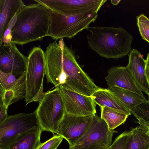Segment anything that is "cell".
<instances>
[{"instance_id":"3","label":"cell","mask_w":149,"mask_h":149,"mask_svg":"<svg viewBox=\"0 0 149 149\" xmlns=\"http://www.w3.org/2000/svg\"><path fill=\"white\" fill-rule=\"evenodd\" d=\"M86 30L90 48L102 57L117 59L132 50L133 37L122 27L89 26Z\"/></svg>"},{"instance_id":"9","label":"cell","mask_w":149,"mask_h":149,"mask_svg":"<svg viewBox=\"0 0 149 149\" xmlns=\"http://www.w3.org/2000/svg\"><path fill=\"white\" fill-rule=\"evenodd\" d=\"M115 133L118 132L109 130L105 122L95 114L92 116L84 134L74 146L84 148L95 146H110Z\"/></svg>"},{"instance_id":"10","label":"cell","mask_w":149,"mask_h":149,"mask_svg":"<svg viewBox=\"0 0 149 149\" xmlns=\"http://www.w3.org/2000/svg\"><path fill=\"white\" fill-rule=\"evenodd\" d=\"M66 114L78 117L92 116L96 113V104L91 97L59 87Z\"/></svg>"},{"instance_id":"26","label":"cell","mask_w":149,"mask_h":149,"mask_svg":"<svg viewBox=\"0 0 149 149\" xmlns=\"http://www.w3.org/2000/svg\"><path fill=\"white\" fill-rule=\"evenodd\" d=\"M16 20L15 15L10 21L7 29L4 33L2 39V44H8L10 42L11 39V30Z\"/></svg>"},{"instance_id":"4","label":"cell","mask_w":149,"mask_h":149,"mask_svg":"<svg viewBox=\"0 0 149 149\" xmlns=\"http://www.w3.org/2000/svg\"><path fill=\"white\" fill-rule=\"evenodd\" d=\"M49 11L50 25L48 36L55 41L74 37L79 32L86 29L98 17L97 13L90 12L65 16Z\"/></svg>"},{"instance_id":"31","label":"cell","mask_w":149,"mask_h":149,"mask_svg":"<svg viewBox=\"0 0 149 149\" xmlns=\"http://www.w3.org/2000/svg\"><path fill=\"white\" fill-rule=\"evenodd\" d=\"M0 149H3L2 148L0 147Z\"/></svg>"},{"instance_id":"23","label":"cell","mask_w":149,"mask_h":149,"mask_svg":"<svg viewBox=\"0 0 149 149\" xmlns=\"http://www.w3.org/2000/svg\"><path fill=\"white\" fill-rule=\"evenodd\" d=\"M137 25L142 39L149 42V20L143 13L136 17Z\"/></svg>"},{"instance_id":"25","label":"cell","mask_w":149,"mask_h":149,"mask_svg":"<svg viewBox=\"0 0 149 149\" xmlns=\"http://www.w3.org/2000/svg\"><path fill=\"white\" fill-rule=\"evenodd\" d=\"M63 139L60 135H54L51 139L41 143L36 149H57Z\"/></svg>"},{"instance_id":"24","label":"cell","mask_w":149,"mask_h":149,"mask_svg":"<svg viewBox=\"0 0 149 149\" xmlns=\"http://www.w3.org/2000/svg\"><path fill=\"white\" fill-rule=\"evenodd\" d=\"M131 135L130 130L125 131L117 136L110 146L111 149H125Z\"/></svg>"},{"instance_id":"13","label":"cell","mask_w":149,"mask_h":149,"mask_svg":"<svg viewBox=\"0 0 149 149\" xmlns=\"http://www.w3.org/2000/svg\"><path fill=\"white\" fill-rule=\"evenodd\" d=\"M93 116L78 117L65 114L59 125L58 134L67 141L70 147L74 146L87 130Z\"/></svg>"},{"instance_id":"29","label":"cell","mask_w":149,"mask_h":149,"mask_svg":"<svg viewBox=\"0 0 149 149\" xmlns=\"http://www.w3.org/2000/svg\"><path fill=\"white\" fill-rule=\"evenodd\" d=\"M120 1V0H111L110 1L113 5L115 6L118 4Z\"/></svg>"},{"instance_id":"11","label":"cell","mask_w":149,"mask_h":149,"mask_svg":"<svg viewBox=\"0 0 149 149\" xmlns=\"http://www.w3.org/2000/svg\"><path fill=\"white\" fill-rule=\"evenodd\" d=\"M28 57L21 53L15 45L10 42L0 45V70L17 78L26 72Z\"/></svg>"},{"instance_id":"22","label":"cell","mask_w":149,"mask_h":149,"mask_svg":"<svg viewBox=\"0 0 149 149\" xmlns=\"http://www.w3.org/2000/svg\"><path fill=\"white\" fill-rule=\"evenodd\" d=\"M138 120L139 126L149 130V101L145 102L137 106L131 111Z\"/></svg>"},{"instance_id":"21","label":"cell","mask_w":149,"mask_h":149,"mask_svg":"<svg viewBox=\"0 0 149 149\" xmlns=\"http://www.w3.org/2000/svg\"><path fill=\"white\" fill-rule=\"evenodd\" d=\"M100 107V117L105 122L110 130H114L124 123L129 116L113 109L103 106Z\"/></svg>"},{"instance_id":"18","label":"cell","mask_w":149,"mask_h":149,"mask_svg":"<svg viewBox=\"0 0 149 149\" xmlns=\"http://www.w3.org/2000/svg\"><path fill=\"white\" fill-rule=\"evenodd\" d=\"M42 131L40 126L23 134L11 145L8 149H36L41 143L40 138Z\"/></svg>"},{"instance_id":"20","label":"cell","mask_w":149,"mask_h":149,"mask_svg":"<svg viewBox=\"0 0 149 149\" xmlns=\"http://www.w3.org/2000/svg\"><path fill=\"white\" fill-rule=\"evenodd\" d=\"M107 88L130 111L138 105L147 100L137 94L127 90L118 87Z\"/></svg>"},{"instance_id":"8","label":"cell","mask_w":149,"mask_h":149,"mask_svg":"<svg viewBox=\"0 0 149 149\" xmlns=\"http://www.w3.org/2000/svg\"><path fill=\"white\" fill-rule=\"evenodd\" d=\"M54 13L65 16L86 12L97 13L106 0H34Z\"/></svg>"},{"instance_id":"15","label":"cell","mask_w":149,"mask_h":149,"mask_svg":"<svg viewBox=\"0 0 149 149\" xmlns=\"http://www.w3.org/2000/svg\"><path fill=\"white\" fill-rule=\"evenodd\" d=\"M128 55L129 62L125 67L142 91L149 96V80L146 77L145 68L147 62L149 61V53L145 59L140 52L133 48Z\"/></svg>"},{"instance_id":"14","label":"cell","mask_w":149,"mask_h":149,"mask_svg":"<svg viewBox=\"0 0 149 149\" xmlns=\"http://www.w3.org/2000/svg\"><path fill=\"white\" fill-rule=\"evenodd\" d=\"M108 88L118 87L139 95L147 100L140 88L136 83L130 73L125 67L114 66L108 70V75L105 78Z\"/></svg>"},{"instance_id":"27","label":"cell","mask_w":149,"mask_h":149,"mask_svg":"<svg viewBox=\"0 0 149 149\" xmlns=\"http://www.w3.org/2000/svg\"><path fill=\"white\" fill-rule=\"evenodd\" d=\"M7 108L3 105L0 107V125L6 118Z\"/></svg>"},{"instance_id":"5","label":"cell","mask_w":149,"mask_h":149,"mask_svg":"<svg viewBox=\"0 0 149 149\" xmlns=\"http://www.w3.org/2000/svg\"><path fill=\"white\" fill-rule=\"evenodd\" d=\"M35 111L42 131L58 134L59 125L66 114L59 87L44 93Z\"/></svg>"},{"instance_id":"1","label":"cell","mask_w":149,"mask_h":149,"mask_svg":"<svg viewBox=\"0 0 149 149\" xmlns=\"http://www.w3.org/2000/svg\"><path fill=\"white\" fill-rule=\"evenodd\" d=\"M72 45L68 47L63 38L50 43L45 52L47 82L56 87L62 86L91 97L97 88L93 80L77 61L78 56Z\"/></svg>"},{"instance_id":"7","label":"cell","mask_w":149,"mask_h":149,"mask_svg":"<svg viewBox=\"0 0 149 149\" xmlns=\"http://www.w3.org/2000/svg\"><path fill=\"white\" fill-rule=\"evenodd\" d=\"M40 126L35 111L30 113L8 115L0 125V147L8 149L22 134Z\"/></svg>"},{"instance_id":"28","label":"cell","mask_w":149,"mask_h":149,"mask_svg":"<svg viewBox=\"0 0 149 149\" xmlns=\"http://www.w3.org/2000/svg\"><path fill=\"white\" fill-rule=\"evenodd\" d=\"M110 146H95L86 148L78 147L73 146L70 147L69 149H111Z\"/></svg>"},{"instance_id":"17","label":"cell","mask_w":149,"mask_h":149,"mask_svg":"<svg viewBox=\"0 0 149 149\" xmlns=\"http://www.w3.org/2000/svg\"><path fill=\"white\" fill-rule=\"evenodd\" d=\"M24 5L21 0H0V45L10 21Z\"/></svg>"},{"instance_id":"2","label":"cell","mask_w":149,"mask_h":149,"mask_svg":"<svg viewBox=\"0 0 149 149\" xmlns=\"http://www.w3.org/2000/svg\"><path fill=\"white\" fill-rule=\"evenodd\" d=\"M11 30L10 42L22 47L31 42L41 41L47 36L50 25L49 10L39 3L24 5L16 15Z\"/></svg>"},{"instance_id":"30","label":"cell","mask_w":149,"mask_h":149,"mask_svg":"<svg viewBox=\"0 0 149 149\" xmlns=\"http://www.w3.org/2000/svg\"><path fill=\"white\" fill-rule=\"evenodd\" d=\"M3 105V103L1 95V91L0 89V107Z\"/></svg>"},{"instance_id":"6","label":"cell","mask_w":149,"mask_h":149,"mask_svg":"<svg viewBox=\"0 0 149 149\" xmlns=\"http://www.w3.org/2000/svg\"><path fill=\"white\" fill-rule=\"evenodd\" d=\"M26 71V105L39 102L44 93L43 81L45 74V52L40 45L30 50Z\"/></svg>"},{"instance_id":"19","label":"cell","mask_w":149,"mask_h":149,"mask_svg":"<svg viewBox=\"0 0 149 149\" xmlns=\"http://www.w3.org/2000/svg\"><path fill=\"white\" fill-rule=\"evenodd\" d=\"M130 131L125 149H149V130L138 126Z\"/></svg>"},{"instance_id":"12","label":"cell","mask_w":149,"mask_h":149,"mask_svg":"<svg viewBox=\"0 0 149 149\" xmlns=\"http://www.w3.org/2000/svg\"><path fill=\"white\" fill-rule=\"evenodd\" d=\"M26 72L18 78L0 70V89L3 105L8 109L13 104L25 98Z\"/></svg>"},{"instance_id":"16","label":"cell","mask_w":149,"mask_h":149,"mask_svg":"<svg viewBox=\"0 0 149 149\" xmlns=\"http://www.w3.org/2000/svg\"><path fill=\"white\" fill-rule=\"evenodd\" d=\"M91 97L96 104L100 107L113 109L129 115L131 114L126 106L108 88L97 86Z\"/></svg>"}]
</instances>
